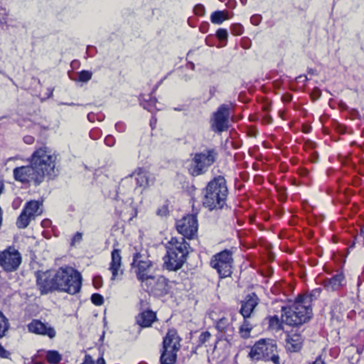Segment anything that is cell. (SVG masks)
Listing matches in <instances>:
<instances>
[{"mask_svg":"<svg viewBox=\"0 0 364 364\" xmlns=\"http://www.w3.org/2000/svg\"><path fill=\"white\" fill-rule=\"evenodd\" d=\"M180 337L174 330L167 334L164 341V350L161 357V364H174L177 362V352L180 347Z\"/></svg>","mask_w":364,"mask_h":364,"instance_id":"52a82bcc","label":"cell"},{"mask_svg":"<svg viewBox=\"0 0 364 364\" xmlns=\"http://www.w3.org/2000/svg\"><path fill=\"white\" fill-rule=\"evenodd\" d=\"M31 167L45 178L53 179L59 172V158L54 151L41 148L36 151L31 159Z\"/></svg>","mask_w":364,"mask_h":364,"instance_id":"6da1fadb","label":"cell"},{"mask_svg":"<svg viewBox=\"0 0 364 364\" xmlns=\"http://www.w3.org/2000/svg\"><path fill=\"white\" fill-rule=\"evenodd\" d=\"M9 328V322L4 315L0 312V338L4 336Z\"/></svg>","mask_w":364,"mask_h":364,"instance_id":"44dd1931","label":"cell"},{"mask_svg":"<svg viewBox=\"0 0 364 364\" xmlns=\"http://www.w3.org/2000/svg\"><path fill=\"white\" fill-rule=\"evenodd\" d=\"M156 321H157V315L150 310L140 314L137 318V323L142 327H150Z\"/></svg>","mask_w":364,"mask_h":364,"instance_id":"d6986e66","label":"cell"},{"mask_svg":"<svg viewBox=\"0 0 364 364\" xmlns=\"http://www.w3.org/2000/svg\"><path fill=\"white\" fill-rule=\"evenodd\" d=\"M226 19L224 16V12L222 11H216L211 14V20L214 23H218L220 24L222 22H224Z\"/></svg>","mask_w":364,"mask_h":364,"instance_id":"603a6c76","label":"cell"},{"mask_svg":"<svg viewBox=\"0 0 364 364\" xmlns=\"http://www.w3.org/2000/svg\"><path fill=\"white\" fill-rule=\"evenodd\" d=\"M21 263V256L14 248H9L0 253V266L7 272L16 271Z\"/></svg>","mask_w":364,"mask_h":364,"instance_id":"7c38bea8","label":"cell"},{"mask_svg":"<svg viewBox=\"0 0 364 364\" xmlns=\"http://www.w3.org/2000/svg\"><path fill=\"white\" fill-rule=\"evenodd\" d=\"M259 303L257 295L251 294L248 295L247 298L243 301L241 309V313L244 318H248L252 315L253 310Z\"/></svg>","mask_w":364,"mask_h":364,"instance_id":"2e32d148","label":"cell"},{"mask_svg":"<svg viewBox=\"0 0 364 364\" xmlns=\"http://www.w3.org/2000/svg\"><path fill=\"white\" fill-rule=\"evenodd\" d=\"M216 36H217L219 39H226L228 36L227 31L225 29L218 30L217 32H216Z\"/></svg>","mask_w":364,"mask_h":364,"instance_id":"4316f807","label":"cell"},{"mask_svg":"<svg viewBox=\"0 0 364 364\" xmlns=\"http://www.w3.org/2000/svg\"><path fill=\"white\" fill-rule=\"evenodd\" d=\"M96 364H105V361H104L103 359H100V360L98 361V362H97Z\"/></svg>","mask_w":364,"mask_h":364,"instance_id":"4dcf8cb0","label":"cell"},{"mask_svg":"<svg viewBox=\"0 0 364 364\" xmlns=\"http://www.w3.org/2000/svg\"><path fill=\"white\" fill-rule=\"evenodd\" d=\"M228 194L229 190L224 178H214L206 187L203 204L209 210H219L226 204Z\"/></svg>","mask_w":364,"mask_h":364,"instance_id":"3957f363","label":"cell"},{"mask_svg":"<svg viewBox=\"0 0 364 364\" xmlns=\"http://www.w3.org/2000/svg\"><path fill=\"white\" fill-rule=\"evenodd\" d=\"M211 266L216 270L220 278H226L231 276L234 271L232 252L226 250L215 255L211 259Z\"/></svg>","mask_w":364,"mask_h":364,"instance_id":"9c48e42d","label":"cell"},{"mask_svg":"<svg viewBox=\"0 0 364 364\" xmlns=\"http://www.w3.org/2000/svg\"><path fill=\"white\" fill-rule=\"evenodd\" d=\"M251 332V327L250 325H244L243 327H241V330H240V333H241V336L243 338L247 339L250 337V334Z\"/></svg>","mask_w":364,"mask_h":364,"instance_id":"cb8c5ba5","label":"cell"},{"mask_svg":"<svg viewBox=\"0 0 364 364\" xmlns=\"http://www.w3.org/2000/svg\"><path fill=\"white\" fill-rule=\"evenodd\" d=\"M91 301L94 305L99 306V305H103L104 303V300L103 297L99 294H94L92 295Z\"/></svg>","mask_w":364,"mask_h":364,"instance_id":"d4e9b609","label":"cell"},{"mask_svg":"<svg viewBox=\"0 0 364 364\" xmlns=\"http://www.w3.org/2000/svg\"><path fill=\"white\" fill-rule=\"evenodd\" d=\"M92 76L91 72L88 71V70H83L79 75V79L80 81L86 82L90 79Z\"/></svg>","mask_w":364,"mask_h":364,"instance_id":"484cf974","label":"cell"},{"mask_svg":"<svg viewBox=\"0 0 364 364\" xmlns=\"http://www.w3.org/2000/svg\"><path fill=\"white\" fill-rule=\"evenodd\" d=\"M313 364H325V363L321 360H318L316 362H314Z\"/></svg>","mask_w":364,"mask_h":364,"instance_id":"f546056e","label":"cell"},{"mask_svg":"<svg viewBox=\"0 0 364 364\" xmlns=\"http://www.w3.org/2000/svg\"><path fill=\"white\" fill-rule=\"evenodd\" d=\"M190 246L183 238H174L167 245V254L164 258V269L177 271L187 261L190 253Z\"/></svg>","mask_w":364,"mask_h":364,"instance_id":"7a4b0ae2","label":"cell"},{"mask_svg":"<svg viewBox=\"0 0 364 364\" xmlns=\"http://www.w3.org/2000/svg\"><path fill=\"white\" fill-rule=\"evenodd\" d=\"M55 290L70 295L79 293L82 286V277L74 268L65 267L55 274Z\"/></svg>","mask_w":364,"mask_h":364,"instance_id":"277c9868","label":"cell"},{"mask_svg":"<svg viewBox=\"0 0 364 364\" xmlns=\"http://www.w3.org/2000/svg\"><path fill=\"white\" fill-rule=\"evenodd\" d=\"M313 317V310L305 305H293L285 307L282 310V319L290 326H300L310 321Z\"/></svg>","mask_w":364,"mask_h":364,"instance_id":"5b68a950","label":"cell"},{"mask_svg":"<svg viewBox=\"0 0 364 364\" xmlns=\"http://www.w3.org/2000/svg\"><path fill=\"white\" fill-rule=\"evenodd\" d=\"M56 273L52 271L38 272L36 273L37 278V285L42 294H47L50 292L54 291L55 283L54 278Z\"/></svg>","mask_w":364,"mask_h":364,"instance_id":"9a60e30c","label":"cell"},{"mask_svg":"<svg viewBox=\"0 0 364 364\" xmlns=\"http://www.w3.org/2000/svg\"><path fill=\"white\" fill-rule=\"evenodd\" d=\"M0 357H4V358L8 357L7 352L3 349L1 345H0Z\"/></svg>","mask_w":364,"mask_h":364,"instance_id":"f1b7e54d","label":"cell"},{"mask_svg":"<svg viewBox=\"0 0 364 364\" xmlns=\"http://www.w3.org/2000/svg\"><path fill=\"white\" fill-rule=\"evenodd\" d=\"M217 157L215 150H206L196 154L189 166V173L194 177L204 174L208 169L214 163Z\"/></svg>","mask_w":364,"mask_h":364,"instance_id":"ba28073f","label":"cell"},{"mask_svg":"<svg viewBox=\"0 0 364 364\" xmlns=\"http://www.w3.org/2000/svg\"><path fill=\"white\" fill-rule=\"evenodd\" d=\"M42 204L39 201H31L26 204L23 212L20 215L16 225L19 229H25L36 216L41 214Z\"/></svg>","mask_w":364,"mask_h":364,"instance_id":"8fae6325","label":"cell"},{"mask_svg":"<svg viewBox=\"0 0 364 364\" xmlns=\"http://www.w3.org/2000/svg\"><path fill=\"white\" fill-rule=\"evenodd\" d=\"M28 329L29 332L36 334V335H48L50 337H53L55 335L54 330L53 329L47 328L46 325L42 322L40 321V320H33L28 325Z\"/></svg>","mask_w":364,"mask_h":364,"instance_id":"e0dca14e","label":"cell"},{"mask_svg":"<svg viewBox=\"0 0 364 364\" xmlns=\"http://www.w3.org/2000/svg\"><path fill=\"white\" fill-rule=\"evenodd\" d=\"M47 361L48 363L51 364H57L59 363L61 360V355L58 354V352L56 351H50L47 353L46 355Z\"/></svg>","mask_w":364,"mask_h":364,"instance_id":"7402d4cb","label":"cell"},{"mask_svg":"<svg viewBox=\"0 0 364 364\" xmlns=\"http://www.w3.org/2000/svg\"><path fill=\"white\" fill-rule=\"evenodd\" d=\"M1 219H2V217H1V209H0V226H1Z\"/></svg>","mask_w":364,"mask_h":364,"instance_id":"1f68e13d","label":"cell"},{"mask_svg":"<svg viewBox=\"0 0 364 364\" xmlns=\"http://www.w3.org/2000/svg\"><path fill=\"white\" fill-rule=\"evenodd\" d=\"M83 364H95V362H94V361L92 360V358L90 357V356H86Z\"/></svg>","mask_w":364,"mask_h":364,"instance_id":"83f0119b","label":"cell"},{"mask_svg":"<svg viewBox=\"0 0 364 364\" xmlns=\"http://www.w3.org/2000/svg\"><path fill=\"white\" fill-rule=\"evenodd\" d=\"M14 178L21 182L31 183L38 185L43 181V178L31 167H19L14 170Z\"/></svg>","mask_w":364,"mask_h":364,"instance_id":"5bb4252c","label":"cell"},{"mask_svg":"<svg viewBox=\"0 0 364 364\" xmlns=\"http://www.w3.org/2000/svg\"><path fill=\"white\" fill-rule=\"evenodd\" d=\"M178 232L189 240H193L197 236L198 221L195 215L189 214L183 217L177 223Z\"/></svg>","mask_w":364,"mask_h":364,"instance_id":"30bf717a","label":"cell"},{"mask_svg":"<svg viewBox=\"0 0 364 364\" xmlns=\"http://www.w3.org/2000/svg\"><path fill=\"white\" fill-rule=\"evenodd\" d=\"M251 358L256 361L273 362L278 364L276 342L270 339H264L257 342L250 354Z\"/></svg>","mask_w":364,"mask_h":364,"instance_id":"8992f818","label":"cell"},{"mask_svg":"<svg viewBox=\"0 0 364 364\" xmlns=\"http://www.w3.org/2000/svg\"><path fill=\"white\" fill-rule=\"evenodd\" d=\"M112 263L110 266V271L112 272V276L115 277L118 273L119 269L121 266V257H120V252L117 250H115L112 253Z\"/></svg>","mask_w":364,"mask_h":364,"instance_id":"ffe728a7","label":"cell"},{"mask_svg":"<svg viewBox=\"0 0 364 364\" xmlns=\"http://www.w3.org/2000/svg\"><path fill=\"white\" fill-rule=\"evenodd\" d=\"M287 347L291 352H298L303 345V337L298 333H290L287 337Z\"/></svg>","mask_w":364,"mask_h":364,"instance_id":"ac0fdd59","label":"cell"},{"mask_svg":"<svg viewBox=\"0 0 364 364\" xmlns=\"http://www.w3.org/2000/svg\"><path fill=\"white\" fill-rule=\"evenodd\" d=\"M230 115L231 107L229 105H222L218 109L213 115L211 125L216 132H223L229 129L230 126Z\"/></svg>","mask_w":364,"mask_h":364,"instance_id":"4fadbf2b","label":"cell"}]
</instances>
